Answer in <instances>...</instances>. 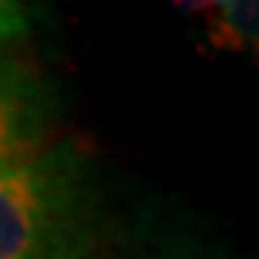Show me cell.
Here are the masks:
<instances>
[{
  "label": "cell",
  "instance_id": "cell-3",
  "mask_svg": "<svg viewBox=\"0 0 259 259\" xmlns=\"http://www.w3.org/2000/svg\"><path fill=\"white\" fill-rule=\"evenodd\" d=\"M202 40L212 54H256L259 51V7L256 0L199 4Z\"/></svg>",
  "mask_w": 259,
  "mask_h": 259
},
{
  "label": "cell",
  "instance_id": "cell-5",
  "mask_svg": "<svg viewBox=\"0 0 259 259\" xmlns=\"http://www.w3.org/2000/svg\"><path fill=\"white\" fill-rule=\"evenodd\" d=\"M111 259H138V256H111Z\"/></svg>",
  "mask_w": 259,
  "mask_h": 259
},
{
  "label": "cell",
  "instance_id": "cell-2",
  "mask_svg": "<svg viewBox=\"0 0 259 259\" xmlns=\"http://www.w3.org/2000/svg\"><path fill=\"white\" fill-rule=\"evenodd\" d=\"M58 91L17 44L0 48V172L54 142Z\"/></svg>",
  "mask_w": 259,
  "mask_h": 259
},
{
  "label": "cell",
  "instance_id": "cell-4",
  "mask_svg": "<svg viewBox=\"0 0 259 259\" xmlns=\"http://www.w3.org/2000/svg\"><path fill=\"white\" fill-rule=\"evenodd\" d=\"M34 27V10L17 0H0V48L7 44H20V37H27Z\"/></svg>",
  "mask_w": 259,
  "mask_h": 259
},
{
  "label": "cell",
  "instance_id": "cell-1",
  "mask_svg": "<svg viewBox=\"0 0 259 259\" xmlns=\"http://www.w3.org/2000/svg\"><path fill=\"white\" fill-rule=\"evenodd\" d=\"M77 142H54L0 172V259H95L101 205Z\"/></svg>",
  "mask_w": 259,
  "mask_h": 259
}]
</instances>
